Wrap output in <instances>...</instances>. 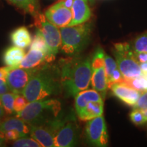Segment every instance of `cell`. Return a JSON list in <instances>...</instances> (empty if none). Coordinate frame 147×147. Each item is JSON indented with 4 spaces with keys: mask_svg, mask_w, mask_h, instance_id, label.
Segmentation results:
<instances>
[{
    "mask_svg": "<svg viewBox=\"0 0 147 147\" xmlns=\"http://www.w3.org/2000/svg\"><path fill=\"white\" fill-rule=\"evenodd\" d=\"M57 65L61 88L66 97H74L91 83V59L89 57L61 59Z\"/></svg>",
    "mask_w": 147,
    "mask_h": 147,
    "instance_id": "1",
    "label": "cell"
},
{
    "mask_svg": "<svg viewBox=\"0 0 147 147\" xmlns=\"http://www.w3.org/2000/svg\"><path fill=\"white\" fill-rule=\"evenodd\" d=\"M47 63L35 69L22 95L29 102L46 99L61 91L60 74L57 65Z\"/></svg>",
    "mask_w": 147,
    "mask_h": 147,
    "instance_id": "2",
    "label": "cell"
},
{
    "mask_svg": "<svg viewBox=\"0 0 147 147\" xmlns=\"http://www.w3.org/2000/svg\"><path fill=\"white\" fill-rule=\"evenodd\" d=\"M61 103L55 99H43L29 102L16 117L30 125H43L53 122L61 116Z\"/></svg>",
    "mask_w": 147,
    "mask_h": 147,
    "instance_id": "3",
    "label": "cell"
},
{
    "mask_svg": "<svg viewBox=\"0 0 147 147\" xmlns=\"http://www.w3.org/2000/svg\"><path fill=\"white\" fill-rule=\"evenodd\" d=\"M91 31V23L87 22L74 26L61 27V51L67 55H78L87 47Z\"/></svg>",
    "mask_w": 147,
    "mask_h": 147,
    "instance_id": "4",
    "label": "cell"
},
{
    "mask_svg": "<svg viewBox=\"0 0 147 147\" xmlns=\"http://www.w3.org/2000/svg\"><path fill=\"white\" fill-rule=\"evenodd\" d=\"M113 54L125 80L136 78L142 74L139 62L136 58L130 44L123 42L114 45Z\"/></svg>",
    "mask_w": 147,
    "mask_h": 147,
    "instance_id": "5",
    "label": "cell"
},
{
    "mask_svg": "<svg viewBox=\"0 0 147 147\" xmlns=\"http://www.w3.org/2000/svg\"><path fill=\"white\" fill-rule=\"evenodd\" d=\"M34 18V24L37 29L40 30L45 38L48 47L46 55L47 63H53L61 46L60 30L46 18L45 16L38 12Z\"/></svg>",
    "mask_w": 147,
    "mask_h": 147,
    "instance_id": "6",
    "label": "cell"
},
{
    "mask_svg": "<svg viewBox=\"0 0 147 147\" xmlns=\"http://www.w3.org/2000/svg\"><path fill=\"white\" fill-rule=\"evenodd\" d=\"M104 51L101 48H97L91 59V84L93 89L100 93L103 100H105L108 88L104 65Z\"/></svg>",
    "mask_w": 147,
    "mask_h": 147,
    "instance_id": "7",
    "label": "cell"
},
{
    "mask_svg": "<svg viewBox=\"0 0 147 147\" xmlns=\"http://www.w3.org/2000/svg\"><path fill=\"white\" fill-rule=\"evenodd\" d=\"M78 127L74 116L63 117L55 137V146H75L78 143Z\"/></svg>",
    "mask_w": 147,
    "mask_h": 147,
    "instance_id": "8",
    "label": "cell"
},
{
    "mask_svg": "<svg viewBox=\"0 0 147 147\" xmlns=\"http://www.w3.org/2000/svg\"><path fill=\"white\" fill-rule=\"evenodd\" d=\"M87 142L94 146H106L108 143V135L105 119L103 116L97 117L88 121L84 129Z\"/></svg>",
    "mask_w": 147,
    "mask_h": 147,
    "instance_id": "9",
    "label": "cell"
},
{
    "mask_svg": "<svg viewBox=\"0 0 147 147\" xmlns=\"http://www.w3.org/2000/svg\"><path fill=\"white\" fill-rule=\"evenodd\" d=\"M63 117H60L56 120L43 125H30L29 134L42 146H55V137L56 136Z\"/></svg>",
    "mask_w": 147,
    "mask_h": 147,
    "instance_id": "10",
    "label": "cell"
},
{
    "mask_svg": "<svg viewBox=\"0 0 147 147\" xmlns=\"http://www.w3.org/2000/svg\"><path fill=\"white\" fill-rule=\"evenodd\" d=\"M34 70L35 69L21 67L11 69L5 79L9 90L16 94H22Z\"/></svg>",
    "mask_w": 147,
    "mask_h": 147,
    "instance_id": "11",
    "label": "cell"
},
{
    "mask_svg": "<svg viewBox=\"0 0 147 147\" xmlns=\"http://www.w3.org/2000/svg\"><path fill=\"white\" fill-rule=\"evenodd\" d=\"M45 17L57 27L68 26L72 19L71 9L66 8L61 1L51 5L45 12Z\"/></svg>",
    "mask_w": 147,
    "mask_h": 147,
    "instance_id": "12",
    "label": "cell"
},
{
    "mask_svg": "<svg viewBox=\"0 0 147 147\" xmlns=\"http://www.w3.org/2000/svg\"><path fill=\"white\" fill-rule=\"evenodd\" d=\"M109 88L115 96L118 97L126 105L131 107L135 105L140 95L138 91L134 89L125 82L114 83Z\"/></svg>",
    "mask_w": 147,
    "mask_h": 147,
    "instance_id": "13",
    "label": "cell"
},
{
    "mask_svg": "<svg viewBox=\"0 0 147 147\" xmlns=\"http://www.w3.org/2000/svg\"><path fill=\"white\" fill-rule=\"evenodd\" d=\"M71 12L72 19L68 26H74L87 22L91 16L89 0H74Z\"/></svg>",
    "mask_w": 147,
    "mask_h": 147,
    "instance_id": "14",
    "label": "cell"
},
{
    "mask_svg": "<svg viewBox=\"0 0 147 147\" xmlns=\"http://www.w3.org/2000/svg\"><path fill=\"white\" fill-rule=\"evenodd\" d=\"M46 53L37 49H30L18 67L25 69H38L47 64Z\"/></svg>",
    "mask_w": 147,
    "mask_h": 147,
    "instance_id": "15",
    "label": "cell"
},
{
    "mask_svg": "<svg viewBox=\"0 0 147 147\" xmlns=\"http://www.w3.org/2000/svg\"><path fill=\"white\" fill-rule=\"evenodd\" d=\"M12 129L17 131L21 137L27 136L30 132L29 125L17 117L5 118L0 123V131L2 133Z\"/></svg>",
    "mask_w": 147,
    "mask_h": 147,
    "instance_id": "16",
    "label": "cell"
},
{
    "mask_svg": "<svg viewBox=\"0 0 147 147\" xmlns=\"http://www.w3.org/2000/svg\"><path fill=\"white\" fill-rule=\"evenodd\" d=\"M25 51L22 48L12 46L7 48L3 54V63L11 68L18 67L25 57Z\"/></svg>",
    "mask_w": 147,
    "mask_h": 147,
    "instance_id": "17",
    "label": "cell"
},
{
    "mask_svg": "<svg viewBox=\"0 0 147 147\" xmlns=\"http://www.w3.org/2000/svg\"><path fill=\"white\" fill-rule=\"evenodd\" d=\"M96 101H104L98 92L95 89L84 90L76 95L75 99V108L77 115L87 106L88 103Z\"/></svg>",
    "mask_w": 147,
    "mask_h": 147,
    "instance_id": "18",
    "label": "cell"
},
{
    "mask_svg": "<svg viewBox=\"0 0 147 147\" xmlns=\"http://www.w3.org/2000/svg\"><path fill=\"white\" fill-rule=\"evenodd\" d=\"M104 112V101H96V102H90L78 117L80 120L87 121L91 119L100 117L103 115Z\"/></svg>",
    "mask_w": 147,
    "mask_h": 147,
    "instance_id": "19",
    "label": "cell"
},
{
    "mask_svg": "<svg viewBox=\"0 0 147 147\" xmlns=\"http://www.w3.org/2000/svg\"><path fill=\"white\" fill-rule=\"evenodd\" d=\"M10 40L14 46L22 49L28 47L32 41L29 30L24 26L14 29L10 34Z\"/></svg>",
    "mask_w": 147,
    "mask_h": 147,
    "instance_id": "20",
    "label": "cell"
},
{
    "mask_svg": "<svg viewBox=\"0 0 147 147\" xmlns=\"http://www.w3.org/2000/svg\"><path fill=\"white\" fill-rule=\"evenodd\" d=\"M9 2L16 5L18 8L31 14L33 16H36L39 12L38 0H7Z\"/></svg>",
    "mask_w": 147,
    "mask_h": 147,
    "instance_id": "21",
    "label": "cell"
},
{
    "mask_svg": "<svg viewBox=\"0 0 147 147\" xmlns=\"http://www.w3.org/2000/svg\"><path fill=\"white\" fill-rule=\"evenodd\" d=\"M16 95L17 94L12 92H8L0 95V101L6 115H12L15 114L14 110V102Z\"/></svg>",
    "mask_w": 147,
    "mask_h": 147,
    "instance_id": "22",
    "label": "cell"
},
{
    "mask_svg": "<svg viewBox=\"0 0 147 147\" xmlns=\"http://www.w3.org/2000/svg\"><path fill=\"white\" fill-rule=\"evenodd\" d=\"M134 53H147V31L134 39L130 45Z\"/></svg>",
    "mask_w": 147,
    "mask_h": 147,
    "instance_id": "23",
    "label": "cell"
},
{
    "mask_svg": "<svg viewBox=\"0 0 147 147\" xmlns=\"http://www.w3.org/2000/svg\"><path fill=\"white\" fill-rule=\"evenodd\" d=\"M125 82L134 89L138 91L140 93L147 91V78L144 74L136 78L128 79L125 80Z\"/></svg>",
    "mask_w": 147,
    "mask_h": 147,
    "instance_id": "24",
    "label": "cell"
},
{
    "mask_svg": "<svg viewBox=\"0 0 147 147\" xmlns=\"http://www.w3.org/2000/svg\"><path fill=\"white\" fill-rule=\"evenodd\" d=\"M30 49H37V50L42 51L46 53V55H47L48 47L47 43H46L43 35L38 29H37L36 34L34 37V39H33L32 43H31Z\"/></svg>",
    "mask_w": 147,
    "mask_h": 147,
    "instance_id": "25",
    "label": "cell"
},
{
    "mask_svg": "<svg viewBox=\"0 0 147 147\" xmlns=\"http://www.w3.org/2000/svg\"><path fill=\"white\" fill-rule=\"evenodd\" d=\"M13 146L16 147H40L42 146L38 142H37L36 140L34 138H30L22 137L19 138L14 140L13 144H12Z\"/></svg>",
    "mask_w": 147,
    "mask_h": 147,
    "instance_id": "26",
    "label": "cell"
},
{
    "mask_svg": "<svg viewBox=\"0 0 147 147\" xmlns=\"http://www.w3.org/2000/svg\"><path fill=\"white\" fill-rule=\"evenodd\" d=\"M104 65H105V69L107 76V80L110 78L111 75L113 74L115 69L118 67L117 61L114 59L113 57L106 55H104Z\"/></svg>",
    "mask_w": 147,
    "mask_h": 147,
    "instance_id": "27",
    "label": "cell"
},
{
    "mask_svg": "<svg viewBox=\"0 0 147 147\" xmlns=\"http://www.w3.org/2000/svg\"><path fill=\"white\" fill-rule=\"evenodd\" d=\"M29 102L21 94H17L14 100V110L16 115L23 111L24 108L26 107Z\"/></svg>",
    "mask_w": 147,
    "mask_h": 147,
    "instance_id": "28",
    "label": "cell"
},
{
    "mask_svg": "<svg viewBox=\"0 0 147 147\" xmlns=\"http://www.w3.org/2000/svg\"><path fill=\"white\" fill-rule=\"evenodd\" d=\"M130 119L136 125H141L146 123L141 110L134 109L129 115Z\"/></svg>",
    "mask_w": 147,
    "mask_h": 147,
    "instance_id": "29",
    "label": "cell"
},
{
    "mask_svg": "<svg viewBox=\"0 0 147 147\" xmlns=\"http://www.w3.org/2000/svg\"><path fill=\"white\" fill-rule=\"evenodd\" d=\"M122 82H125L124 77L123 76L122 74H121L119 67H117V68L115 69V71H113V74L111 75L110 78L107 80L108 87L109 88L110 86H111L112 84L114 83Z\"/></svg>",
    "mask_w": 147,
    "mask_h": 147,
    "instance_id": "30",
    "label": "cell"
},
{
    "mask_svg": "<svg viewBox=\"0 0 147 147\" xmlns=\"http://www.w3.org/2000/svg\"><path fill=\"white\" fill-rule=\"evenodd\" d=\"M134 109L142 110L147 108V91L141 93L138 100L133 106Z\"/></svg>",
    "mask_w": 147,
    "mask_h": 147,
    "instance_id": "31",
    "label": "cell"
},
{
    "mask_svg": "<svg viewBox=\"0 0 147 147\" xmlns=\"http://www.w3.org/2000/svg\"><path fill=\"white\" fill-rule=\"evenodd\" d=\"M4 135L5 138L6 140V141H12V140H15L19 138H22L21 134L16 130H9L3 133Z\"/></svg>",
    "mask_w": 147,
    "mask_h": 147,
    "instance_id": "32",
    "label": "cell"
},
{
    "mask_svg": "<svg viewBox=\"0 0 147 147\" xmlns=\"http://www.w3.org/2000/svg\"><path fill=\"white\" fill-rule=\"evenodd\" d=\"M136 58L139 63L147 62V53L146 52H138L134 53Z\"/></svg>",
    "mask_w": 147,
    "mask_h": 147,
    "instance_id": "33",
    "label": "cell"
},
{
    "mask_svg": "<svg viewBox=\"0 0 147 147\" xmlns=\"http://www.w3.org/2000/svg\"><path fill=\"white\" fill-rule=\"evenodd\" d=\"M11 69L12 68H11L10 67H8V66H6V67H0V78H1V80L5 81L6 77H7V76H8L9 71H10Z\"/></svg>",
    "mask_w": 147,
    "mask_h": 147,
    "instance_id": "34",
    "label": "cell"
},
{
    "mask_svg": "<svg viewBox=\"0 0 147 147\" xmlns=\"http://www.w3.org/2000/svg\"><path fill=\"white\" fill-rule=\"evenodd\" d=\"M9 91L10 90H9L8 86H7L6 82L0 78V95L8 93Z\"/></svg>",
    "mask_w": 147,
    "mask_h": 147,
    "instance_id": "35",
    "label": "cell"
},
{
    "mask_svg": "<svg viewBox=\"0 0 147 147\" xmlns=\"http://www.w3.org/2000/svg\"><path fill=\"white\" fill-rule=\"evenodd\" d=\"M140 67V69L142 71V74L146 75L147 74V62H144V63H139Z\"/></svg>",
    "mask_w": 147,
    "mask_h": 147,
    "instance_id": "36",
    "label": "cell"
},
{
    "mask_svg": "<svg viewBox=\"0 0 147 147\" xmlns=\"http://www.w3.org/2000/svg\"><path fill=\"white\" fill-rule=\"evenodd\" d=\"M62 2H63V5H65L66 8L71 9L74 0H62Z\"/></svg>",
    "mask_w": 147,
    "mask_h": 147,
    "instance_id": "37",
    "label": "cell"
},
{
    "mask_svg": "<svg viewBox=\"0 0 147 147\" xmlns=\"http://www.w3.org/2000/svg\"><path fill=\"white\" fill-rule=\"evenodd\" d=\"M5 113L4 109H3L2 104H1V101H0V123L5 119Z\"/></svg>",
    "mask_w": 147,
    "mask_h": 147,
    "instance_id": "38",
    "label": "cell"
},
{
    "mask_svg": "<svg viewBox=\"0 0 147 147\" xmlns=\"http://www.w3.org/2000/svg\"><path fill=\"white\" fill-rule=\"evenodd\" d=\"M5 142H6V140L5 138L4 135L2 132L0 131V146H5Z\"/></svg>",
    "mask_w": 147,
    "mask_h": 147,
    "instance_id": "39",
    "label": "cell"
},
{
    "mask_svg": "<svg viewBox=\"0 0 147 147\" xmlns=\"http://www.w3.org/2000/svg\"><path fill=\"white\" fill-rule=\"evenodd\" d=\"M141 111H142V113L143 114V116H144L145 120H146V121L147 122V108L141 110Z\"/></svg>",
    "mask_w": 147,
    "mask_h": 147,
    "instance_id": "40",
    "label": "cell"
},
{
    "mask_svg": "<svg viewBox=\"0 0 147 147\" xmlns=\"http://www.w3.org/2000/svg\"><path fill=\"white\" fill-rule=\"evenodd\" d=\"M145 76H146V77L147 78V74H146V75H145Z\"/></svg>",
    "mask_w": 147,
    "mask_h": 147,
    "instance_id": "41",
    "label": "cell"
}]
</instances>
